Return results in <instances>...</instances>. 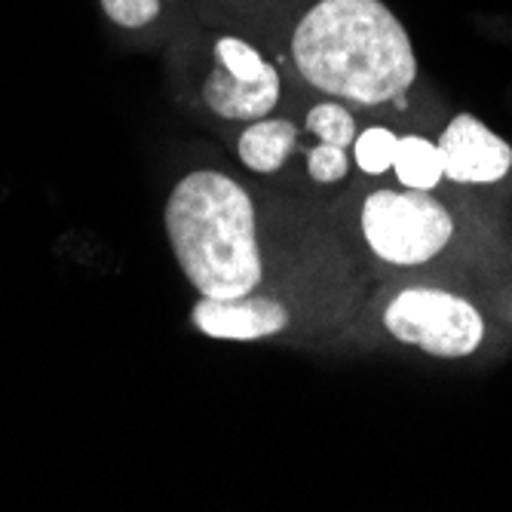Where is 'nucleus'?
Wrapping results in <instances>:
<instances>
[{"mask_svg": "<svg viewBox=\"0 0 512 512\" xmlns=\"http://www.w3.org/2000/svg\"><path fill=\"white\" fill-rule=\"evenodd\" d=\"M298 74L356 105L399 102L417 80L405 25L381 0H319L292 34Z\"/></svg>", "mask_w": 512, "mask_h": 512, "instance_id": "obj_1", "label": "nucleus"}, {"mask_svg": "<svg viewBox=\"0 0 512 512\" xmlns=\"http://www.w3.org/2000/svg\"><path fill=\"white\" fill-rule=\"evenodd\" d=\"M163 218L172 252L203 298L234 301L261 283L255 206L234 178L191 172L175 184Z\"/></svg>", "mask_w": 512, "mask_h": 512, "instance_id": "obj_2", "label": "nucleus"}, {"mask_svg": "<svg viewBox=\"0 0 512 512\" xmlns=\"http://www.w3.org/2000/svg\"><path fill=\"white\" fill-rule=\"evenodd\" d=\"M365 243L378 258L414 267L433 261L454 237L451 212L430 191H375L359 212Z\"/></svg>", "mask_w": 512, "mask_h": 512, "instance_id": "obj_3", "label": "nucleus"}, {"mask_svg": "<svg viewBox=\"0 0 512 512\" xmlns=\"http://www.w3.org/2000/svg\"><path fill=\"white\" fill-rule=\"evenodd\" d=\"M387 332L411 347H421L439 359H463L482 347V313L445 289H405L384 310Z\"/></svg>", "mask_w": 512, "mask_h": 512, "instance_id": "obj_4", "label": "nucleus"}, {"mask_svg": "<svg viewBox=\"0 0 512 512\" xmlns=\"http://www.w3.org/2000/svg\"><path fill=\"white\" fill-rule=\"evenodd\" d=\"M215 59L218 65L203 86V99L218 117L261 120L276 108L279 74L255 46L240 37H218Z\"/></svg>", "mask_w": 512, "mask_h": 512, "instance_id": "obj_5", "label": "nucleus"}, {"mask_svg": "<svg viewBox=\"0 0 512 512\" xmlns=\"http://www.w3.org/2000/svg\"><path fill=\"white\" fill-rule=\"evenodd\" d=\"M439 154L445 178L457 184H494L512 169V148L506 145V138H500L473 114H457L445 126Z\"/></svg>", "mask_w": 512, "mask_h": 512, "instance_id": "obj_6", "label": "nucleus"}, {"mask_svg": "<svg viewBox=\"0 0 512 512\" xmlns=\"http://www.w3.org/2000/svg\"><path fill=\"white\" fill-rule=\"evenodd\" d=\"M197 329L209 338H227V341H258L283 332L289 325V313L279 301L270 298H234L218 301L203 298L194 307Z\"/></svg>", "mask_w": 512, "mask_h": 512, "instance_id": "obj_7", "label": "nucleus"}, {"mask_svg": "<svg viewBox=\"0 0 512 512\" xmlns=\"http://www.w3.org/2000/svg\"><path fill=\"white\" fill-rule=\"evenodd\" d=\"M298 129L289 120L261 117L240 135V157L252 172H276L295 148Z\"/></svg>", "mask_w": 512, "mask_h": 512, "instance_id": "obj_8", "label": "nucleus"}, {"mask_svg": "<svg viewBox=\"0 0 512 512\" xmlns=\"http://www.w3.org/2000/svg\"><path fill=\"white\" fill-rule=\"evenodd\" d=\"M393 169H396V178L402 181V188H417V191H433L445 178L439 145H433L424 135L399 138Z\"/></svg>", "mask_w": 512, "mask_h": 512, "instance_id": "obj_9", "label": "nucleus"}, {"mask_svg": "<svg viewBox=\"0 0 512 512\" xmlns=\"http://www.w3.org/2000/svg\"><path fill=\"white\" fill-rule=\"evenodd\" d=\"M396 148H399V135L387 126H371V129L359 132L353 142L356 163L368 175H381V172L393 169Z\"/></svg>", "mask_w": 512, "mask_h": 512, "instance_id": "obj_10", "label": "nucleus"}, {"mask_svg": "<svg viewBox=\"0 0 512 512\" xmlns=\"http://www.w3.org/2000/svg\"><path fill=\"white\" fill-rule=\"evenodd\" d=\"M307 129L313 135H319L322 142H329V145H353L356 142V123H353V114L335 102H325V105H316L310 108L307 114Z\"/></svg>", "mask_w": 512, "mask_h": 512, "instance_id": "obj_11", "label": "nucleus"}, {"mask_svg": "<svg viewBox=\"0 0 512 512\" xmlns=\"http://www.w3.org/2000/svg\"><path fill=\"white\" fill-rule=\"evenodd\" d=\"M102 7L120 28H145L157 19L160 0H102Z\"/></svg>", "mask_w": 512, "mask_h": 512, "instance_id": "obj_12", "label": "nucleus"}, {"mask_svg": "<svg viewBox=\"0 0 512 512\" xmlns=\"http://www.w3.org/2000/svg\"><path fill=\"white\" fill-rule=\"evenodd\" d=\"M350 169V160L344 154L341 145H329V142H322L316 151H310L307 157V172L322 181V184H332V181H341Z\"/></svg>", "mask_w": 512, "mask_h": 512, "instance_id": "obj_13", "label": "nucleus"}]
</instances>
